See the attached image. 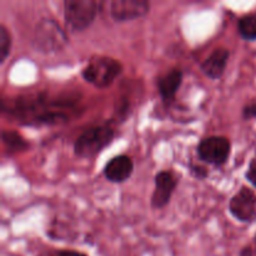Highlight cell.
Here are the masks:
<instances>
[{"label": "cell", "instance_id": "1", "mask_svg": "<svg viewBox=\"0 0 256 256\" xmlns=\"http://www.w3.org/2000/svg\"><path fill=\"white\" fill-rule=\"evenodd\" d=\"M82 95L79 92H30L0 99L2 115L12 122L30 128L55 126L72 122L80 114Z\"/></svg>", "mask_w": 256, "mask_h": 256}, {"label": "cell", "instance_id": "2", "mask_svg": "<svg viewBox=\"0 0 256 256\" xmlns=\"http://www.w3.org/2000/svg\"><path fill=\"white\" fill-rule=\"evenodd\" d=\"M118 125L112 119L85 129L72 144L74 155L79 159H94L116 138Z\"/></svg>", "mask_w": 256, "mask_h": 256}, {"label": "cell", "instance_id": "3", "mask_svg": "<svg viewBox=\"0 0 256 256\" xmlns=\"http://www.w3.org/2000/svg\"><path fill=\"white\" fill-rule=\"evenodd\" d=\"M124 65L116 58L94 54L82 66L80 76L85 82L96 89H108L122 74Z\"/></svg>", "mask_w": 256, "mask_h": 256}, {"label": "cell", "instance_id": "4", "mask_svg": "<svg viewBox=\"0 0 256 256\" xmlns=\"http://www.w3.org/2000/svg\"><path fill=\"white\" fill-rule=\"evenodd\" d=\"M69 45V35L56 19L44 16L38 20L32 38V46L44 55L58 54Z\"/></svg>", "mask_w": 256, "mask_h": 256}, {"label": "cell", "instance_id": "5", "mask_svg": "<svg viewBox=\"0 0 256 256\" xmlns=\"http://www.w3.org/2000/svg\"><path fill=\"white\" fill-rule=\"evenodd\" d=\"M105 2L98 0H64V22L72 34L85 32L92 25Z\"/></svg>", "mask_w": 256, "mask_h": 256}, {"label": "cell", "instance_id": "6", "mask_svg": "<svg viewBox=\"0 0 256 256\" xmlns=\"http://www.w3.org/2000/svg\"><path fill=\"white\" fill-rule=\"evenodd\" d=\"M195 152L198 160L202 164L222 168L232 155V140L224 135H209L200 139Z\"/></svg>", "mask_w": 256, "mask_h": 256}, {"label": "cell", "instance_id": "7", "mask_svg": "<svg viewBox=\"0 0 256 256\" xmlns=\"http://www.w3.org/2000/svg\"><path fill=\"white\" fill-rule=\"evenodd\" d=\"M180 175L174 169H162L155 174L154 190L150 196V206L154 210H162L170 204L180 182Z\"/></svg>", "mask_w": 256, "mask_h": 256}, {"label": "cell", "instance_id": "8", "mask_svg": "<svg viewBox=\"0 0 256 256\" xmlns=\"http://www.w3.org/2000/svg\"><path fill=\"white\" fill-rule=\"evenodd\" d=\"M229 214L236 222L252 224L256 220V192L252 188L242 185L228 202Z\"/></svg>", "mask_w": 256, "mask_h": 256}, {"label": "cell", "instance_id": "9", "mask_svg": "<svg viewBox=\"0 0 256 256\" xmlns=\"http://www.w3.org/2000/svg\"><path fill=\"white\" fill-rule=\"evenodd\" d=\"M152 4L148 0H112L109 15L118 24L145 18L150 12Z\"/></svg>", "mask_w": 256, "mask_h": 256}, {"label": "cell", "instance_id": "10", "mask_svg": "<svg viewBox=\"0 0 256 256\" xmlns=\"http://www.w3.org/2000/svg\"><path fill=\"white\" fill-rule=\"evenodd\" d=\"M182 82H184V70L178 65L170 68L166 72L156 78L155 85H156L158 94H159L162 104L166 106L174 104Z\"/></svg>", "mask_w": 256, "mask_h": 256}, {"label": "cell", "instance_id": "11", "mask_svg": "<svg viewBox=\"0 0 256 256\" xmlns=\"http://www.w3.org/2000/svg\"><path fill=\"white\" fill-rule=\"evenodd\" d=\"M135 164L132 156L119 154L110 158L102 168V176L112 184H124L134 174Z\"/></svg>", "mask_w": 256, "mask_h": 256}, {"label": "cell", "instance_id": "12", "mask_svg": "<svg viewBox=\"0 0 256 256\" xmlns=\"http://www.w3.org/2000/svg\"><path fill=\"white\" fill-rule=\"evenodd\" d=\"M230 50L225 46H218L200 62V70L208 79L216 82L225 74L229 64Z\"/></svg>", "mask_w": 256, "mask_h": 256}, {"label": "cell", "instance_id": "13", "mask_svg": "<svg viewBox=\"0 0 256 256\" xmlns=\"http://www.w3.org/2000/svg\"><path fill=\"white\" fill-rule=\"evenodd\" d=\"M2 142L9 154H20L30 149V142L16 130H2Z\"/></svg>", "mask_w": 256, "mask_h": 256}, {"label": "cell", "instance_id": "14", "mask_svg": "<svg viewBox=\"0 0 256 256\" xmlns=\"http://www.w3.org/2000/svg\"><path fill=\"white\" fill-rule=\"evenodd\" d=\"M236 30L245 42H256V12L242 15L236 22Z\"/></svg>", "mask_w": 256, "mask_h": 256}, {"label": "cell", "instance_id": "15", "mask_svg": "<svg viewBox=\"0 0 256 256\" xmlns=\"http://www.w3.org/2000/svg\"><path fill=\"white\" fill-rule=\"evenodd\" d=\"M12 48V36L5 24H0V64H4L9 58Z\"/></svg>", "mask_w": 256, "mask_h": 256}, {"label": "cell", "instance_id": "16", "mask_svg": "<svg viewBox=\"0 0 256 256\" xmlns=\"http://www.w3.org/2000/svg\"><path fill=\"white\" fill-rule=\"evenodd\" d=\"M188 172L192 175L194 179L196 180H205L209 178L210 172L208 169V166L205 164L200 162H194V160H190L189 164H188Z\"/></svg>", "mask_w": 256, "mask_h": 256}, {"label": "cell", "instance_id": "17", "mask_svg": "<svg viewBox=\"0 0 256 256\" xmlns=\"http://www.w3.org/2000/svg\"><path fill=\"white\" fill-rule=\"evenodd\" d=\"M245 179L248 180V182H249L254 189H256V149L254 155H252V158L250 159L246 172H245Z\"/></svg>", "mask_w": 256, "mask_h": 256}, {"label": "cell", "instance_id": "18", "mask_svg": "<svg viewBox=\"0 0 256 256\" xmlns=\"http://www.w3.org/2000/svg\"><path fill=\"white\" fill-rule=\"evenodd\" d=\"M242 120H254L256 119V98L248 102L242 108Z\"/></svg>", "mask_w": 256, "mask_h": 256}, {"label": "cell", "instance_id": "19", "mask_svg": "<svg viewBox=\"0 0 256 256\" xmlns=\"http://www.w3.org/2000/svg\"><path fill=\"white\" fill-rule=\"evenodd\" d=\"M42 256H89V255H88L86 252H79V250H74V249H54Z\"/></svg>", "mask_w": 256, "mask_h": 256}, {"label": "cell", "instance_id": "20", "mask_svg": "<svg viewBox=\"0 0 256 256\" xmlns=\"http://www.w3.org/2000/svg\"><path fill=\"white\" fill-rule=\"evenodd\" d=\"M239 256H256V248L252 244H246L240 248Z\"/></svg>", "mask_w": 256, "mask_h": 256}, {"label": "cell", "instance_id": "21", "mask_svg": "<svg viewBox=\"0 0 256 256\" xmlns=\"http://www.w3.org/2000/svg\"><path fill=\"white\" fill-rule=\"evenodd\" d=\"M252 240H254V246L256 248V232H255V235H254V239H252Z\"/></svg>", "mask_w": 256, "mask_h": 256}]
</instances>
